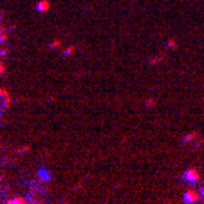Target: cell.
<instances>
[{
	"instance_id": "obj_1",
	"label": "cell",
	"mask_w": 204,
	"mask_h": 204,
	"mask_svg": "<svg viewBox=\"0 0 204 204\" xmlns=\"http://www.w3.org/2000/svg\"><path fill=\"white\" fill-rule=\"evenodd\" d=\"M197 174H196L194 170H189V172H186V175H184V180H187V182H197Z\"/></svg>"
},
{
	"instance_id": "obj_2",
	"label": "cell",
	"mask_w": 204,
	"mask_h": 204,
	"mask_svg": "<svg viewBox=\"0 0 204 204\" xmlns=\"http://www.w3.org/2000/svg\"><path fill=\"white\" fill-rule=\"evenodd\" d=\"M184 201H186V202H194V201H197V194H196V192H187V194L184 196Z\"/></svg>"
}]
</instances>
